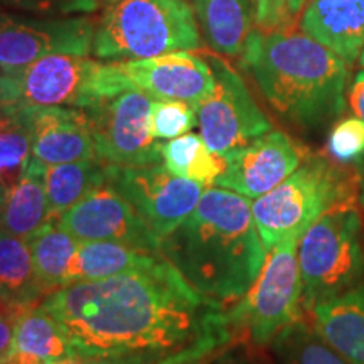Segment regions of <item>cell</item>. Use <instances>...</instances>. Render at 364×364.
Instances as JSON below:
<instances>
[{"label":"cell","mask_w":364,"mask_h":364,"mask_svg":"<svg viewBox=\"0 0 364 364\" xmlns=\"http://www.w3.org/2000/svg\"><path fill=\"white\" fill-rule=\"evenodd\" d=\"M19 314L0 309V364H7L16 353V322Z\"/></svg>","instance_id":"obj_33"},{"label":"cell","mask_w":364,"mask_h":364,"mask_svg":"<svg viewBox=\"0 0 364 364\" xmlns=\"http://www.w3.org/2000/svg\"><path fill=\"white\" fill-rule=\"evenodd\" d=\"M108 181V164L100 159L46 166L44 186L49 215L56 221L63 213L83 201Z\"/></svg>","instance_id":"obj_23"},{"label":"cell","mask_w":364,"mask_h":364,"mask_svg":"<svg viewBox=\"0 0 364 364\" xmlns=\"http://www.w3.org/2000/svg\"><path fill=\"white\" fill-rule=\"evenodd\" d=\"M56 225L81 241H113L161 255V238L108 182L63 213Z\"/></svg>","instance_id":"obj_13"},{"label":"cell","mask_w":364,"mask_h":364,"mask_svg":"<svg viewBox=\"0 0 364 364\" xmlns=\"http://www.w3.org/2000/svg\"><path fill=\"white\" fill-rule=\"evenodd\" d=\"M33 159V112L14 103L2 107L0 118V198L22 179Z\"/></svg>","instance_id":"obj_24"},{"label":"cell","mask_w":364,"mask_h":364,"mask_svg":"<svg viewBox=\"0 0 364 364\" xmlns=\"http://www.w3.org/2000/svg\"><path fill=\"white\" fill-rule=\"evenodd\" d=\"M7 364H46L43 361H38V359L27 358V356H21V354H14L11 358V361Z\"/></svg>","instance_id":"obj_38"},{"label":"cell","mask_w":364,"mask_h":364,"mask_svg":"<svg viewBox=\"0 0 364 364\" xmlns=\"http://www.w3.org/2000/svg\"><path fill=\"white\" fill-rule=\"evenodd\" d=\"M196 19L216 53L240 56L252 33L255 0H193Z\"/></svg>","instance_id":"obj_21"},{"label":"cell","mask_w":364,"mask_h":364,"mask_svg":"<svg viewBox=\"0 0 364 364\" xmlns=\"http://www.w3.org/2000/svg\"><path fill=\"white\" fill-rule=\"evenodd\" d=\"M208 63L215 73V90L196 107V117L208 147L225 157L270 132L272 122L233 68L218 56H209Z\"/></svg>","instance_id":"obj_9"},{"label":"cell","mask_w":364,"mask_h":364,"mask_svg":"<svg viewBox=\"0 0 364 364\" xmlns=\"http://www.w3.org/2000/svg\"><path fill=\"white\" fill-rule=\"evenodd\" d=\"M349 105L356 117L364 122V71L354 76L351 90H349Z\"/></svg>","instance_id":"obj_35"},{"label":"cell","mask_w":364,"mask_h":364,"mask_svg":"<svg viewBox=\"0 0 364 364\" xmlns=\"http://www.w3.org/2000/svg\"><path fill=\"white\" fill-rule=\"evenodd\" d=\"M241 65L270 107L302 129H318L346 110L348 63L306 33L252 29Z\"/></svg>","instance_id":"obj_3"},{"label":"cell","mask_w":364,"mask_h":364,"mask_svg":"<svg viewBox=\"0 0 364 364\" xmlns=\"http://www.w3.org/2000/svg\"><path fill=\"white\" fill-rule=\"evenodd\" d=\"M270 349L273 364H349L302 321L279 332Z\"/></svg>","instance_id":"obj_28"},{"label":"cell","mask_w":364,"mask_h":364,"mask_svg":"<svg viewBox=\"0 0 364 364\" xmlns=\"http://www.w3.org/2000/svg\"><path fill=\"white\" fill-rule=\"evenodd\" d=\"M162 162L172 174L201 184L213 186L225 169V157L208 147L201 135L186 134L162 142Z\"/></svg>","instance_id":"obj_27"},{"label":"cell","mask_w":364,"mask_h":364,"mask_svg":"<svg viewBox=\"0 0 364 364\" xmlns=\"http://www.w3.org/2000/svg\"><path fill=\"white\" fill-rule=\"evenodd\" d=\"M300 29L351 65L364 46V0H309Z\"/></svg>","instance_id":"obj_17"},{"label":"cell","mask_w":364,"mask_h":364,"mask_svg":"<svg viewBox=\"0 0 364 364\" xmlns=\"http://www.w3.org/2000/svg\"><path fill=\"white\" fill-rule=\"evenodd\" d=\"M314 331L349 364H364V284L317 302Z\"/></svg>","instance_id":"obj_18"},{"label":"cell","mask_w":364,"mask_h":364,"mask_svg":"<svg viewBox=\"0 0 364 364\" xmlns=\"http://www.w3.org/2000/svg\"><path fill=\"white\" fill-rule=\"evenodd\" d=\"M46 364L75 356L66 332L41 306L19 314L16 322V353Z\"/></svg>","instance_id":"obj_25"},{"label":"cell","mask_w":364,"mask_h":364,"mask_svg":"<svg viewBox=\"0 0 364 364\" xmlns=\"http://www.w3.org/2000/svg\"><path fill=\"white\" fill-rule=\"evenodd\" d=\"M33 262L41 282L48 292L68 284V273L80 240L56 225L48 223L27 238Z\"/></svg>","instance_id":"obj_26"},{"label":"cell","mask_w":364,"mask_h":364,"mask_svg":"<svg viewBox=\"0 0 364 364\" xmlns=\"http://www.w3.org/2000/svg\"><path fill=\"white\" fill-rule=\"evenodd\" d=\"M161 255H154L113 243V241H81L73 258L68 284L93 282L122 275V273L144 270L152 267ZM65 285V287H66Z\"/></svg>","instance_id":"obj_22"},{"label":"cell","mask_w":364,"mask_h":364,"mask_svg":"<svg viewBox=\"0 0 364 364\" xmlns=\"http://www.w3.org/2000/svg\"><path fill=\"white\" fill-rule=\"evenodd\" d=\"M100 0H0V7L17 12L34 14L39 17H70L76 14H91Z\"/></svg>","instance_id":"obj_31"},{"label":"cell","mask_w":364,"mask_h":364,"mask_svg":"<svg viewBox=\"0 0 364 364\" xmlns=\"http://www.w3.org/2000/svg\"><path fill=\"white\" fill-rule=\"evenodd\" d=\"M299 241L287 238L272 248L260 277L228 311L231 329L245 331L255 344H270L279 332L302 316Z\"/></svg>","instance_id":"obj_8"},{"label":"cell","mask_w":364,"mask_h":364,"mask_svg":"<svg viewBox=\"0 0 364 364\" xmlns=\"http://www.w3.org/2000/svg\"><path fill=\"white\" fill-rule=\"evenodd\" d=\"M154 98L127 90L88 108L95 150L112 166H144L162 162V144L152 134Z\"/></svg>","instance_id":"obj_11"},{"label":"cell","mask_w":364,"mask_h":364,"mask_svg":"<svg viewBox=\"0 0 364 364\" xmlns=\"http://www.w3.org/2000/svg\"><path fill=\"white\" fill-rule=\"evenodd\" d=\"M199 48L189 0H117L97 21L91 53L102 61H129Z\"/></svg>","instance_id":"obj_4"},{"label":"cell","mask_w":364,"mask_h":364,"mask_svg":"<svg viewBox=\"0 0 364 364\" xmlns=\"http://www.w3.org/2000/svg\"><path fill=\"white\" fill-rule=\"evenodd\" d=\"M0 118H2V107H0Z\"/></svg>","instance_id":"obj_42"},{"label":"cell","mask_w":364,"mask_h":364,"mask_svg":"<svg viewBox=\"0 0 364 364\" xmlns=\"http://www.w3.org/2000/svg\"><path fill=\"white\" fill-rule=\"evenodd\" d=\"M21 102V88L17 76L0 73V107Z\"/></svg>","instance_id":"obj_34"},{"label":"cell","mask_w":364,"mask_h":364,"mask_svg":"<svg viewBox=\"0 0 364 364\" xmlns=\"http://www.w3.org/2000/svg\"><path fill=\"white\" fill-rule=\"evenodd\" d=\"M359 58H361V66H364V46H363L361 54H359Z\"/></svg>","instance_id":"obj_40"},{"label":"cell","mask_w":364,"mask_h":364,"mask_svg":"<svg viewBox=\"0 0 364 364\" xmlns=\"http://www.w3.org/2000/svg\"><path fill=\"white\" fill-rule=\"evenodd\" d=\"M46 166L31 159L26 174L0 198V230L27 240L51 223L44 186Z\"/></svg>","instance_id":"obj_20"},{"label":"cell","mask_w":364,"mask_h":364,"mask_svg":"<svg viewBox=\"0 0 364 364\" xmlns=\"http://www.w3.org/2000/svg\"><path fill=\"white\" fill-rule=\"evenodd\" d=\"M267 253L250 199L223 188L204 189L193 213L161 240V257L194 290L221 304L252 289Z\"/></svg>","instance_id":"obj_2"},{"label":"cell","mask_w":364,"mask_h":364,"mask_svg":"<svg viewBox=\"0 0 364 364\" xmlns=\"http://www.w3.org/2000/svg\"><path fill=\"white\" fill-rule=\"evenodd\" d=\"M361 201L364 204V179L361 181Z\"/></svg>","instance_id":"obj_39"},{"label":"cell","mask_w":364,"mask_h":364,"mask_svg":"<svg viewBox=\"0 0 364 364\" xmlns=\"http://www.w3.org/2000/svg\"><path fill=\"white\" fill-rule=\"evenodd\" d=\"M331 156L339 162H359L364 157V122L359 117L344 118L327 140Z\"/></svg>","instance_id":"obj_30"},{"label":"cell","mask_w":364,"mask_h":364,"mask_svg":"<svg viewBox=\"0 0 364 364\" xmlns=\"http://www.w3.org/2000/svg\"><path fill=\"white\" fill-rule=\"evenodd\" d=\"M107 182L124 196L161 240L193 213L204 193L201 184L174 176L164 162L144 166L108 164Z\"/></svg>","instance_id":"obj_12"},{"label":"cell","mask_w":364,"mask_h":364,"mask_svg":"<svg viewBox=\"0 0 364 364\" xmlns=\"http://www.w3.org/2000/svg\"><path fill=\"white\" fill-rule=\"evenodd\" d=\"M302 164V154L284 132L270 130L225 156V169L215 186L258 199L284 182Z\"/></svg>","instance_id":"obj_14"},{"label":"cell","mask_w":364,"mask_h":364,"mask_svg":"<svg viewBox=\"0 0 364 364\" xmlns=\"http://www.w3.org/2000/svg\"><path fill=\"white\" fill-rule=\"evenodd\" d=\"M97 21L81 14L70 17H21L0 11V73L19 76L53 54L88 56Z\"/></svg>","instance_id":"obj_10"},{"label":"cell","mask_w":364,"mask_h":364,"mask_svg":"<svg viewBox=\"0 0 364 364\" xmlns=\"http://www.w3.org/2000/svg\"><path fill=\"white\" fill-rule=\"evenodd\" d=\"M105 4H112V2H117V0H103Z\"/></svg>","instance_id":"obj_41"},{"label":"cell","mask_w":364,"mask_h":364,"mask_svg":"<svg viewBox=\"0 0 364 364\" xmlns=\"http://www.w3.org/2000/svg\"><path fill=\"white\" fill-rule=\"evenodd\" d=\"M27 107L93 108L130 90L118 61L105 63L80 54H53L17 76Z\"/></svg>","instance_id":"obj_7"},{"label":"cell","mask_w":364,"mask_h":364,"mask_svg":"<svg viewBox=\"0 0 364 364\" xmlns=\"http://www.w3.org/2000/svg\"><path fill=\"white\" fill-rule=\"evenodd\" d=\"M198 125L196 107L181 100H154L152 134L161 142L189 134Z\"/></svg>","instance_id":"obj_29"},{"label":"cell","mask_w":364,"mask_h":364,"mask_svg":"<svg viewBox=\"0 0 364 364\" xmlns=\"http://www.w3.org/2000/svg\"><path fill=\"white\" fill-rule=\"evenodd\" d=\"M33 159L44 166L97 157L88 112L68 107H31Z\"/></svg>","instance_id":"obj_16"},{"label":"cell","mask_w":364,"mask_h":364,"mask_svg":"<svg viewBox=\"0 0 364 364\" xmlns=\"http://www.w3.org/2000/svg\"><path fill=\"white\" fill-rule=\"evenodd\" d=\"M59 364H152L142 359L130 358H95V356H71Z\"/></svg>","instance_id":"obj_36"},{"label":"cell","mask_w":364,"mask_h":364,"mask_svg":"<svg viewBox=\"0 0 364 364\" xmlns=\"http://www.w3.org/2000/svg\"><path fill=\"white\" fill-rule=\"evenodd\" d=\"M130 90L154 100H181L198 107L215 90V73L208 59L191 51H174L145 59L118 61Z\"/></svg>","instance_id":"obj_15"},{"label":"cell","mask_w":364,"mask_h":364,"mask_svg":"<svg viewBox=\"0 0 364 364\" xmlns=\"http://www.w3.org/2000/svg\"><path fill=\"white\" fill-rule=\"evenodd\" d=\"M209 364H252L247 358L240 356L238 353H225L220 358L213 359Z\"/></svg>","instance_id":"obj_37"},{"label":"cell","mask_w":364,"mask_h":364,"mask_svg":"<svg viewBox=\"0 0 364 364\" xmlns=\"http://www.w3.org/2000/svg\"><path fill=\"white\" fill-rule=\"evenodd\" d=\"M39 306L66 332L75 356L201 363L233 334L223 304L162 257L144 270L51 290Z\"/></svg>","instance_id":"obj_1"},{"label":"cell","mask_w":364,"mask_h":364,"mask_svg":"<svg viewBox=\"0 0 364 364\" xmlns=\"http://www.w3.org/2000/svg\"><path fill=\"white\" fill-rule=\"evenodd\" d=\"M304 311L359 285L364 279V230L354 204L324 213L297 247Z\"/></svg>","instance_id":"obj_5"},{"label":"cell","mask_w":364,"mask_h":364,"mask_svg":"<svg viewBox=\"0 0 364 364\" xmlns=\"http://www.w3.org/2000/svg\"><path fill=\"white\" fill-rule=\"evenodd\" d=\"M351 182L326 157H309L275 189L252 203L258 235L267 252L304 233L338 204L351 199Z\"/></svg>","instance_id":"obj_6"},{"label":"cell","mask_w":364,"mask_h":364,"mask_svg":"<svg viewBox=\"0 0 364 364\" xmlns=\"http://www.w3.org/2000/svg\"><path fill=\"white\" fill-rule=\"evenodd\" d=\"M46 294L27 240L0 230V309L22 314L39 306Z\"/></svg>","instance_id":"obj_19"},{"label":"cell","mask_w":364,"mask_h":364,"mask_svg":"<svg viewBox=\"0 0 364 364\" xmlns=\"http://www.w3.org/2000/svg\"><path fill=\"white\" fill-rule=\"evenodd\" d=\"M186 364H201V363H186Z\"/></svg>","instance_id":"obj_43"},{"label":"cell","mask_w":364,"mask_h":364,"mask_svg":"<svg viewBox=\"0 0 364 364\" xmlns=\"http://www.w3.org/2000/svg\"><path fill=\"white\" fill-rule=\"evenodd\" d=\"M309 0H255L257 29L285 31L294 26Z\"/></svg>","instance_id":"obj_32"}]
</instances>
